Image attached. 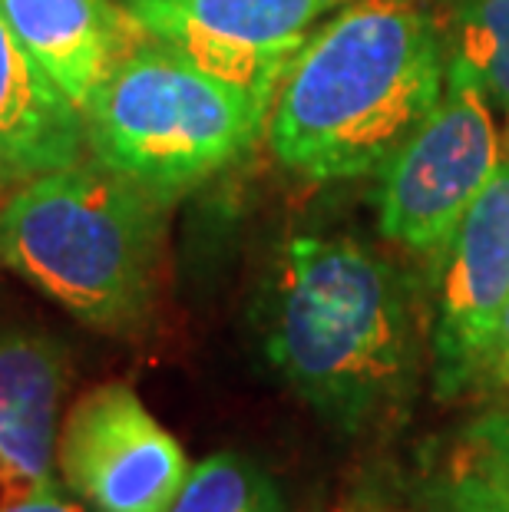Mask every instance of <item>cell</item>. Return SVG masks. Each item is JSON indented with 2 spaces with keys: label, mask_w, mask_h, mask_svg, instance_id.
Masks as SVG:
<instances>
[{
  "label": "cell",
  "mask_w": 509,
  "mask_h": 512,
  "mask_svg": "<svg viewBox=\"0 0 509 512\" xmlns=\"http://www.w3.org/2000/svg\"><path fill=\"white\" fill-rule=\"evenodd\" d=\"M149 40L272 113L288 67L338 0H119Z\"/></svg>",
  "instance_id": "cell-7"
},
{
  "label": "cell",
  "mask_w": 509,
  "mask_h": 512,
  "mask_svg": "<svg viewBox=\"0 0 509 512\" xmlns=\"http://www.w3.org/2000/svg\"><path fill=\"white\" fill-rule=\"evenodd\" d=\"M447 86V50L410 0H354L298 50L268 116L281 166L357 179L387 166Z\"/></svg>",
  "instance_id": "cell-2"
},
{
  "label": "cell",
  "mask_w": 509,
  "mask_h": 512,
  "mask_svg": "<svg viewBox=\"0 0 509 512\" xmlns=\"http://www.w3.org/2000/svg\"><path fill=\"white\" fill-rule=\"evenodd\" d=\"M169 512H281V499L252 460L215 453L192 466Z\"/></svg>",
  "instance_id": "cell-13"
},
{
  "label": "cell",
  "mask_w": 509,
  "mask_h": 512,
  "mask_svg": "<svg viewBox=\"0 0 509 512\" xmlns=\"http://www.w3.org/2000/svg\"><path fill=\"white\" fill-rule=\"evenodd\" d=\"M440 512H509V463L467 446L430 486Z\"/></svg>",
  "instance_id": "cell-14"
},
{
  "label": "cell",
  "mask_w": 509,
  "mask_h": 512,
  "mask_svg": "<svg viewBox=\"0 0 509 512\" xmlns=\"http://www.w3.org/2000/svg\"><path fill=\"white\" fill-rule=\"evenodd\" d=\"M447 70L509 116V0H463Z\"/></svg>",
  "instance_id": "cell-12"
},
{
  "label": "cell",
  "mask_w": 509,
  "mask_h": 512,
  "mask_svg": "<svg viewBox=\"0 0 509 512\" xmlns=\"http://www.w3.org/2000/svg\"><path fill=\"white\" fill-rule=\"evenodd\" d=\"M509 301V156L476 195L443 255L437 321L430 334L433 387L457 397L476 384L483 347Z\"/></svg>",
  "instance_id": "cell-8"
},
{
  "label": "cell",
  "mask_w": 509,
  "mask_h": 512,
  "mask_svg": "<svg viewBox=\"0 0 509 512\" xmlns=\"http://www.w3.org/2000/svg\"><path fill=\"white\" fill-rule=\"evenodd\" d=\"M83 113L34 60L0 10V192L80 162Z\"/></svg>",
  "instance_id": "cell-10"
},
{
  "label": "cell",
  "mask_w": 509,
  "mask_h": 512,
  "mask_svg": "<svg viewBox=\"0 0 509 512\" xmlns=\"http://www.w3.org/2000/svg\"><path fill=\"white\" fill-rule=\"evenodd\" d=\"M0 512H93L90 506L83 503L77 496H67L57 483L43 486V489H34V493L14 499V503L0 506Z\"/></svg>",
  "instance_id": "cell-17"
},
{
  "label": "cell",
  "mask_w": 509,
  "mask_h": 512,
  "mask_svg": "<svg viewBox=\"0 0 509 512\" xmlns=\"http://www.w3.org/2000/svg\"><path fill=\"white\" fill-rule=\"evenodd\" d=\"M275 374L341 433L404 417L424 374L410 278L354 238L295 235L255 308Z\"/></svg>",
  "instance_id": "cell-1"
},
{
  "label": "cell",
  "mask_w": 509,
  "mask_h": 512,
  "mask_svg": "<svg viewBox=\"0 0 509 512\" xmlns=\"http://www.w3.org/2000/svg\"><path fill=\"white\" fill-rule=\"evenodd\" d=\"M467 446L500 463H509V407H496L476 417L467 427Z\"/></svg>",
  "instance_id": "cell-16"
},
{
  "label": "cell",
  "mask_w": 509,
  "mask_h": 512,
  "mask_svg": "<svg viewBox=\"0 0 509 512\" xmlns=\"http://www.w3.org/2000/svg\"><path fill=\"white\" fill-rule=\"evenodd\" d=\"M67 387L63 347L40 334L0 337V460L27 493L53 479L57 413Z\"/></svg>",
  "instance_id": "cell-11"
},
{
  "label": "cell",
  "mask_w": 509,
  "mask_h": 512,
  "mask_svg": "<svg viewBox=\"0 0 509 512\" xmlns=\"http://www.w3.org/2000/svg\"><path fill=\"white\" fill-rule=\"evenodd\" d=\"M7 24L83 113L143 30L119 0H0Z\"/></svg>",
  "instance_id": "cell-9"
},
{
  "label": "cell",
  "mask_w": 509,
  "mask_h": 512,
  "mask_svg": "<svg viewBox=\"0 0 509 512\" xmlns=\"http://www.w3.org/2000/svg\"><path fill=\"white\" fill-rule=\"evenodd\" d=\"M166 202L103 162L43 172L0 205V265L73 318L133 334L159 294Z\"/></svg>",
  "instance_id": "cell-3"
},
{
  "label": "cell",
  "mask_w": 509,
  "mask_h": 512,
  "mask_svg": "<svg viewBox=\"0 0 509 512\" xmlns=\"http://www.w3.org/2000/svg\"><path fill=\"white\" fill-rule=\"evenodd\" d=\"M473 387L509 394V301L503 304L500 318H496V324H493L490 341H486V347H483L480 370H476Z\"/></svg>",
  "instance_id": "cell-15"
},
{
  "label": "cell",
  "mask_w": 509,
  "mask_h": 512,
  "mask_svg": "<svg viewBox=\"0 0 509 512\" xmlns=\"http://www.w3.org/2000/svg\"><path fill=\"white\" fill-rule=\"evenodd\" d=\"M500 162L503 146L486 96L447 70L437 106L381 169V235L414 255L443 261L457 225Z\"/></svg>",
  "instance_id": "cell-5"
},
{
  "label": "cell",
  "mask_w": 509,
  "mask_h": 512,
  "mask_svg": "<svg viewBox=\"0 0 509 512\" xmlns=\"http://www.w3.org/2000/svg\"><path fill=\"white\" fill-rule=\"evenodd\" d=\"M57 466L93 512H169L189 476L179 440L119 380L86 390L70 407Z\"/></svg>",
  "instance_id": "cell-6"
},
{
  "label": "cell",
  "mask_w": 509,
  "mask_h": 512,
  "mask_svg": "<svg viewBox=\"0 0 509 512\" xmlns=\"http://www.w3.org/2000/svg\"><path fill=\"white\" fill-rule=\"evenodd\" d=\"M255 96L143 40L86 103V149L106 169L172 202L242 159L268 129Z\"/></svg>",
  "instance_id": "cell-4"
}]
</instances>
